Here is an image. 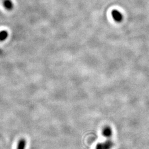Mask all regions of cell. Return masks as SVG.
Segmentation results:
<instances>
[{
  "mask_svg": "<svg viewBox=\"0 0 149 149\" xmlns=\"http://www.w3.org/2000/svg\"><path fill=\"white\" fill-rule=\"evenodd\" d=\"M113 145V141L110 139H108L103 143H100L97 144L95 149H112Z\"/></svg>",
  "mask_w": 149,
  "mask_h": 149,
  "instance_id": "6da1fadb",
  "label": "cell"
},
{
  "mask_svg": "<svg viewBox=\"0 0 149 149\" xmlns=\"http://www.w3.org/2000/svg\"><path fill=\"white\" fill-rule=\"evenodd\" d=\"M112 17L113 19L117 22H120L122 21L123 16L121 12L117 10H113L111 12Z\"/></svg>",
  "mask_w": 149,
  "mask_h": 149,
  "instance_id": "7a4b0ae2",
  "label": "cell"
},
{
  "mask_svg": "<svg viewBox=\"0 0 149 149\" xmlns=\"http://www.w3.org/2000/svg\"><path fill=\"white\" fill-rule=\"evenodd\" d=\"M112 129L109 126H106L104 127L102 130V135L103 136L108 139L111 138L112 136Z\"/></svg>",
  "mask_w": 149,
  "mask_h": 149,
  "instance_id": "3957f363",
  "label": "cell"
},
{
  "mask_svg": "<svg viewBox=\"0 0 149 149\" xmlns=\"http://www.w3.org/2000/svg\"><path fill=\"white\" fill-rule=\"evenodd\" d=\"M3 6L6 10L8 11H11L13 8V3L12 0H4L3 2Z\"/></svg>",
  "mask_w": 149,
  "mask_h": 149,
  "instance_id": "277c9868",
  "label": "cell"
},
{
  "mask_svg": "<svg viewBox=\"0 0 149 149\" xmlns=\"http://www.w3.org/2000/svg\"><path fill=\"white\" fill-rule=\"evenodd\" d=\"M26 140L24 139H21L19 140L17 149H25L26 147Z\"/></svg>",
  "mask_w": 149,
  "mask_h": 149,
  "instance_id": "5b68a950",
  "label": "cell"
},
{
  "mask_svg": "<svg viewBox=\"0 0 149 149\" xmlns=\"http://www.w3.org/2000/svg\"><path fill=\"white\" fill-rule=\"evenodd\" d=\"M8 36V33L5 30L0 32V41L3 42L7 39Z\"/></svg>",
  "mask_w": 149,
  "mask_h": 149,
  "instance_id": "8992f818",
  "label": "cell"
}]
</instances>
